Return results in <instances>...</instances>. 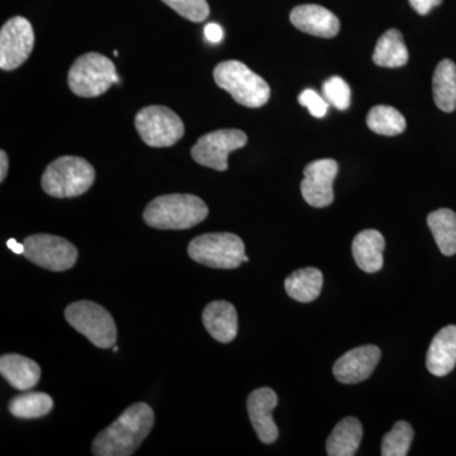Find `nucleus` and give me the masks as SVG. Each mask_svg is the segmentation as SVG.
I'll list each match as a JSON object with an SVG mask.
<instances>
[{
  "label": "nucleus",
  "instance_id": "obj_1",
  "mask_svg": "<svg viewBox=\"0 0 456 456\" xmlns=\"http://www.w3.org/2000/svg\"><path fill=\"white\" fill-rule=\"evenodd\" d=\"M154 411L147 403L128 407L93 441V455L130 456L140 448L154 426Z\"/></svg>",
  "mask_w": 456,
  "mask_h": 456
},
{
  "label": "nucleus",
  "instance_id": "obj_2",
  "mask_svg": "<svg viewBox=\"0 0 456 456\" xmlns=\"http://www.w3.org/2000/svg\"><path fill=\"white\" fill-rule=\"evenodd\" d=\"M208 213V207L200 197L167 194L147 204L143 221L156 230H188L206 220Z\"/></svg>",
  "mask_w": 456,
  "mask_h": 456
},
{
  "label": "nucleus",
  "instance_id": "obj_3",
  "mask_svg": "<svg viewBox=\"0 0 456 456\" xmlns=\"http://www.w3.org/2000/svg\"><path fill=\"white\" fill-rule=\"evenodd\" d=\"M95 180L94 167L86 159L61 156L53 161L42 175V189L53 198L83 196Z\"/></svg>",
  "mask_w": 456,
  "mask_h": 456
},
{
  "label": "nucleus",
  "instance_id": "obj_4",
  "mask_svg": "<svg viewBox=\"0 0 456 456\" xmlns=\"http://www.w3.org/2000/svg\"><path fill=\"white\" fill-rule=\"evenodd\" d=\"M216 84L232 95L237 103L248 108L265 106L270 99L269 84L241 61L220 62L213 71Z\"/></svg>",
  "mask_w": 456,
  "mask_h": 456
},
{
  "label": "nucleus",
  "instance_id": "obj_5",
  "mask_svg": "<svg viewBox=\"0 0 456 456\" xmlns=\"http://www.w3.org/2000/svg\"><path fill=\"white\" fill-rule=\"evenodd\" d=\"M116 66L98 53H84L69 70V88L77 97L94 98L118 83Z\"/></svg>",
  "mask_w": 456,
  "mask_h": 456
},
{
  "label": "nucleus",
  "instance_id": "obj_6",
  "mask_svg": "<svg viewBox=\"0 0 456 456\" xmlns=\"http://www.w3.org/2000/svg\"><path fill=\"white\" fill-rule=\"evenodd\" d=\"M188 254L196 263L215 269H236L245 263V244L230 232L204 233L191 240Z\"/></svg>",
  "mask_w": 456,
  "mask_h": 456
},
{
  "label": "nucleus",
  "instance_id": "obj_7",
  "mask_svg": "<svg viewBox=\"0 0 456 456\" xmlns=\"http://www.w3.org/2000/svg\"><path fill=\"white\" fill-rule=\"evenodd\" d=\"M65 318L69 325L99 349H110L116 344L118 336L116 322L101 305L90 301L71 303L66 307Z\"/></svg>",
  "mask_w": 456,
  "mask_h": 456
},
{
  "label": "nucleus",
  "instance_id": "obj_8",
  "mask_svg": "<svg viewBox=\"0 0 456 456\" xmlns=\"http://www.w3.org/2000/svg\"><path fill=\"white\" fill-rule=\"evenodd\" d=\"M134 127L147 146L170 147L184 136L182 118L164 106L142 108L134 118Z\"/></svg>",
  "mask_w": 456,
  "mask_h": 456
},
{
  "label": "nucleus",
  "instance_id": "obj_9",
  "mask_svg": "<svg viewBox=\"0 0 456 456\" xmlns=\"http://www.w3.org/2000/svg\"><path fill=\"white\" fill-rule=\"evenodd\" d=\"M23 256L31 263L51 272H65L77 260V248L62 237L38 233L27 237Z\"/></svg>",
  "mask_w": 456,
  "mask_h": 456
},
{
  "label": "nucleus",
  "instance_id": "obj_10",
  "mask_svg": "<svg viewBox=\"0 0 456 456\" xmlns=\"http://www.w3.org/2000/svg\"><path fill=\"white\" fill-rule=\"evenodd\" d=\"M248 143L244 131L218 130L203 134L191 147V158L202 167L217 171L228 169V155Z\"/></svg>",
  "mask_w": 456,
  "mask_h": 456
},
{
  "label": "nucleus",
  "instance_id": "obj_11",
  "mask_svg": "<svg viewBox=\"0 0 456 456\" xmlns=\"http://www.w3.org/2000/svg\"><path fill=\"white\" fill-rule=\"evenodd\" d=\"M35 46V32L28 20L11 18L0 31V68L16 70L25 64Z\"/></svg>",
  "mask_w": 456,
  "mask_h": 456
},
{
  "label": "nucleus",
  "instance_id": "obj_12",
  "mask_svg": "<svg viewBox=\"0 0 456 456\" xmlns=\"http://www.w3.org/2000/svg\"><path fill=\"white\" fill-rule=\"evenodd\" d=\"M301 183L302 196L314 208H325L334 202V182L338 165L332 159L312 161L305 167Z\"/></svg>",
  "mask_w": 456,
  "mask_h": 456
},
{
  "label": "nucleus",
  "instance_id": "obj_13",
  "mask_svg": "<svg viewBox=\"0 0 456 456\" xmlns=\"http://www.w3.org/2000/svg\"><path fill=\"white\" fill-rule=\"evenodd\" d=\"M380 358L382 351L375 345L355 347L335 362V378L344 384L364 382L373 374Z\"/></svg>",
  "mask_w": 456,
  "mask_h": 456
},
{
  "label": "nucleus",
  "instance_id": "obj_14",
  "mask_svg": "<svg viewBox=\"0 0 456 456\" xmlns=\"http://www.w3.org/2000/svg\"><path fill=\"white\" fill-rule=\"evenodd\" d=\"M277 404L278 395L272 388L255 389L248 395V417L261 443L273 444L278 439L279 428L273 419Z\"/></svg>",
  "mask_w": 456,
  "mask_h": 456
},
{
  "label": "nucleus",
  "instance_id": "obj_15",
  "mask_svg": "<svg viewBox=\"0 0 456 456\" xmlns=\"http://www.w3.org/2000/svg\"><path fill=\"white\" fill-rule=\"evenodd\" d=\"M290 22L299 31L321 38H332L340 31V20L331 11L317 4L298 5L290 12Z\"/></svg>",
  "mask_w": 456,
  "mask_h": 456
},
{
  "label": "nucleus",
  "instance_id": "obj_16",
  "mask_svg": "<svg viewBox=\"0 0 456 456\" xmlns=\"http://www.w3.org/2000/svg\"><path fill=\"white\" fill-rule=\"evenodd\" d=\"M203 325L215 340L227 344L235 340L239 332V317L230 302L215 301L204 308Z\"/></svg>",
  "mask_w": 456,
  "mask_h": 456
},
{
  "label": "nucleus",
  "instance_id": "obj_17",
  "mask_svg": "<svg viewBox=\"0 0 456 456\" xmlns=\"http://www.w3.org/2000/svg\"><path fill=\"white\" fill-rule=\"evenodd\" d=\"M456 365V326L437 332L428 347L426 367L435 377H445Z\"/></svg>",
  "mask_w": 456,
  "mask_h": 456
},
{
  "label": "nucleus",
  "instance_id": "obj_18",
  "mask_svg": "<svg viewBox=\"0 0 456 456\" xmlns=\"http://www.w3.org/2000/svg\"><path fill=\"white\" fill-rule=\"evenodd\" d=\"M0 374L17 391H29L37 386L41 368L26 356L7 354L0 358Z\"/></svg>",
  "mask_w": 456,
  "mask_h": 456
},
{
  "label": "nucleus",
  "instance_id": "obj_19",
  "mask_svg": "<svg viewBox=\"0 0 456 456\" xmlns=\"http://www.w3.org/2000/svg\"><path fill=\"white\" fill-rule=\"evenodd\" d=\"M386 240L377 230H364L353 241V255L362 272L377 273L383 268Z\"/></svg>",
  "mask_w": 456,
  "mask_h": 456
},
{
  "label": "nucleus",
  "instance_id": "obj_20",
  "mask_svg": "<svg viewBox=\"0 0 456 456\" xmlns=\"http://www.w3.org/2000/svg\"><path fill=\"white\" fill-rule=\"evenodd\" d=\"M362 439V426L355 417H346L335 426L327 439V455L354 456Z\"/></svg>",
  "mask_w": 456,
  "mask_h": 456
},
{
  "label": "nucleus",
  "instance_id": "obj_21",
  "mask_svg": "<svg viewBox=\"0 0 456 456\" xmlns=\"http://www.w3.org/2000/svg\"><path fill=\"white\" fill-rule=\"evenodd\" d=\"M285 292L294 301L310 303L316 301L323 287V274L317 268L296 270L284 281Z\"/></svg>",
  "mask_w": 456,
  "mask_h": 456
},
{
  "label": "nucleus",
  "instance_id": "obj_22",
  "mask_svg": "<svg viewBox=\"0 0 456 456\" xmlns=\"http://www.w3.org/2000/svg\"><path fill=\"white\" fill-rule=\"evenodd\" d=\"M434 101L443 112L456 110V65L452 60H443L435 69L432 77Z\"/></svg>",
  "mask_w": 456,
  "mask_h": 456
},
{
  "label": "nucleus",
  "instance_id": "obj_23",
  "mask_svg": "<svg viewBox=\"0 0 456 456\" xmlns=\"http://www.w3.org/2000/svg\"><path fill=\"white\" fill-rule=\"evenodd\" d=\"M408 49L403 36L398 29H389L380 36L373 53L375 65L380 68L397 69L408 62Z\"/></svg>",
  "mask_w": 456,
  "mask_h": 456
},
{
  "label": "nucleus",
  "instance_id": "obj_24",
  "mask_svg": "<svg viewBox=\"0 0 456 456\" xmlns=\"http://www.w3.org/2000/svg\"><path fill=\"white\" fill-rule=\"evenodd\" d=\"M428 228L439 246L441 254L452 256L456 254V213L448 208L431 212L428 217Z\"/></svg>",
  "mask_w": 456,
  "mask_h": 456
},
{
  "label": "nucleus",
  "instance_id": "obj_25",
  "mask_svg": "<svg viewBox=\"0 0 456 456\" xmlns=\"http://www.w3.org/2000/svg\"><path fill=\"white\" fill-rule=\"evenodd\" d=\"M8 408L17 419H41L53 411V401L46 393H25L12 399Z\"/></svg>",
  "mask_w": 456,
  "mask_h": 456
},
{
  "label": "nucleus",
  "instance_id": "obj_26",
  "mask_svg": "<svg viewBox=\"0 0 456 456\" xmlns=\"http://www.w3.org/2000/svg\"><path fill=\"white\" fill-rule=\"evenodd\" d=\"M368 127L382 136H397L406 130L403 114L389 106H377L369 110Z\"/></svg>",
  "mask_w": 456,
  "mask_h": 456
},
{
  "label": "nucleus",
  "instance_id": "obj_27",
  "mask_svg": "<svg viewBox=\"0 0 456 456\" xmlns=\"http://www.w3.org/2000/svg\"><path fill=\"white\" fill-rule=\"evenodd\" d=\"M413 440L412 426L406 421H398L383 437V456H406Z\"/></svg>",
  "mask_w": 456,
  "mask_h": 456
},
{
  "label": "nucleus",
  "instance_id": "obj_28",
  "mask_svg": "<svg viewBox=\"0 0 456 456\" xmlns=\"http://www.w3.org/2000/svg\"><path fill=\"white\" fill-rule=\"evenodd\" d=\"M323 97L336 110H346L351 104V89L349 84L340 77L327 79L322 86Z\"/></svg>",
  "mask_w": 456,
  "mask_h": 456
},
{
  "label": "nucleus",
  "instance_id": "obj_29",
  "mask_svg": "<svg viewBox=\"0 0 456 456\" xmlns=\"http://www.w3.org/2000/svg\"><path fill=\"white\" fill-rule=\"evenodd\" d=\"M165 4L191 22L200 23L209 17V5L207 0H163Z\"/></svg>",
  "mask_w": 456,
  "mask_h": 456
},
{
  "label": "nucleus",
  "instance_id": "obj_30",
  "mask_svg": "<svg viewBox=\"0 0 456 456\" xmlns=\"http://www.w3.org/2000/svg\"><path fill=\"white\" fill-rule=\"evenodd\" d=\"M298 102L301 106L307 108L312 116L316 118H322L329 110L330 103L325 97H321L318 93L312 89L303 90L299 94Z\"/></svg>",
  "mask_w": 456,
  "mask_h": 456
},
{
  "label": "nucleus",
  "instance_id": "obj_31",
  "mask_svg": "<svg viewBox=\"0 0 456 456\" xmlns=\"http://www.w3.org/2000/svg\"><path fill=\"white\" fill-rule=\"evenodd\" d=\"M443 0H410L411 7L421 16L430 13L432 9L439 7Z\"/></svg>",
  "mask_w": 456,
  "mask_h": 456
},
{
  "label": "nucleus",
  "instance_id": "obj_32",
  "mask_svg": "<svg viewBox=\"0 0 456 456\" xmlns=\"http://www.w3.org/2000/svg\"><path fill=\"white\" fill-rule=\"evenodd\" d=\"M204 32H206L207 40L212 42V44H218L224 38V29L217 23H209L204 28Z\"/></svg>",
  "mask_w": 456,
  "mask_h": 456
},
{
  "label": "nucleus",
  "instance_id": "obj_33",
  "mask_svg": "<svg viewBox=\"0 0 456 456\" xmlns=\"http://www.w3.org/2000/svg\"><path fill=\"white\" fill-rule=\"evenodd\" d=\"M9 161L8 155L5 154L4 150L0 151V182H4L5 176L8 174Z\"/></svg>",
  "mask_w": 456,
  "mask_h": 456
},
{
  "label": "nucleus",
  "instance_id": "obj_34",
  "mask_svg": "<svg viewBox=\"0 0 456 456\" xmlns=\"http://www.w3.org/2000/svg\"><path fill=\"white\" fill-rule=\"evenodd\" d=\"M7 246L14 254L23 255L25 253V245L20 244L14 239L8 240Z\"/></svg>",
  "mask_w": 456,
  "mask_h": 456
},
{
  "label": "nucleus",
  "instance_id": "obj_35",
  "mask_svg": "<svg viewBox=\"0 0 456 456\" xmlns=\"http://www.w3.org/2000/svg\"><path fill=\"white\" fill-rule=\"evenodd\" d=\"M118 350H119V349H118V346H114V347H113V351H114V353H117V351H118Z\"/></svg>",
  "mask_w": 456,
  "mask_h": 456
}]
</instances>
